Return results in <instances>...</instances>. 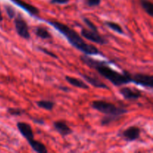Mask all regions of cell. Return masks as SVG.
I'll return each mask as SVG.
<instances>
[{
  "mask_svg": "<svg viewBox=\"0 0 153 153\" xmlns=\"http://www.w3.org/2000/svg\"><path fill=\"white\" fill-rule=\"evenodd\" d=\"M85 3L86 5L88 7H98L101 4L102 0H84Z\"/></svg>",
  "mask_w": 153,
  "mask_h": 153,
  "instance_id": "cell-23",
  "label": "cell"
},
{
  "mask_svg": "<svg viewBox=\"0 0 153 153\" xmlns=\"http://www.w3.org/2000/svg\"><path fill=\"white\" fill-rule=\"evenodd\" d=\"M70 1V0H51L50 3L53 4H66Z\"/></svg>",
  "mask_w": 153,
  "mask_h": 153,
  "instance_id": "cell-24",
  "label": "cell"
},
{
  "mask_svg": "<svg viewBox=\"0 0 153 153\" xmlns=\"http://www.w3.org/2000/svg\"><path fill=\"white\" fill-rule=\"evenodd\" d=\"M3 20V16H2V12H1V7H0V22Z\"/></svg>",
  "mask_w": 153,
  "mask_h": 153,
  "instance_id": "cell-27",
  "label": "cell"
},
{
  "mask_svg": "<svg viewBox=\"0 0 153 153\" xmlns=\"http://www.w3.org/2000/svg\"><path fill=\"white\" fill-rule=\"evenodd\" d=\"M13 19H14L13 22H14L15 30L18 35L25 40H29L31 38V34H30L28 23L25 19L21 16L20 13H18L17 16L16 15Z\"/></svg>",
  "mask_w": 153,
  "mask_h": 153,
  "instance_id": "cell-5",
  "label": "cell"
},
{
  "mask_svg": "<svg viewBox=\"0 0 153 153\" xmlns=\"http://www.w3.org/2000/svg\"><path fill=\"white\" fill-rule=\"evenodd\" d=\"M4 8L6 13H7V16L11 19H14V17L16 15V12L15 10V9L11 5H10V4H4Z\"/></svg>",
  "mask_w": 153,
  "mask_h": 153,
  "instance_id": "cell-20",
  "label": "cell"
},
{
  "mask_svg": "<svg viewBox=\"0 0 153 153\" xmlns=\"http://www.w3.org/2000/svg\"><path fill=\"white\" fill-rule=\"evenodd\" d=\"M34 34L37 37L43 40H49L52 38V35L48 28L43 25H37L34 28Z\"/></svg>",
  "mask_w": 153,
  "mask_h": 153,
  "instance_id": "cell-14",
  "label": "cell"
},
{
  "mask_svg": "<svg viewBox=\"0 0 153 153\" xmlns=\"http://www.w3.org/2000/svg\"><path fill=\"white\" fill-rule=\"evenodd\" d=\"M53 127L62 137H66L73 133L72 128L64 120H57L53 123Z\"/></svg>",
  "mask_w": 153,
  "mask_h": 153,
  "instance_id": "cell-12",
  "label": "cell"
},
{
  "mask_svg": "<svg viewBox=\"0 0 153 153\" xmlns=\"http://www.w3.org/2000/svg\"><path fill=\"white\" fill-rule=\"evenodd\" d=\"M80 59L85 65L95 70L100 76L109 81L114 86L121 87L132 82L131 73L126 70L120 73L111 68L107 61L94 59L87 55H81Z\"/></svg>",
  "mask_w": 153,
  "mask_h": 153,
  "instance_id": "cell-1",
  "label": "cell"
},
{
  "mask_svg": "<svg viewBox=\"0 0 153 153\" xmlns=\"http://www.w3.org/2000/svg\"><path fill=\"white\" fill-rule=\"evenodd\" d=\"M65 80L67 81L70 85H72L73 87H75V88H80V89L83 90L90 89V87L88 84H86L84 81H82V79H78V78L72 77V76H66Z\"/></svg>",
  "mask_w": 153,
  "mask_h": 153,
  "instance_id": "cell-13",
  "label": "cell"
},
{
  "mask_svg": "<svg viewBox=\"0 0 153 153\" xmlns=\"http://www.w3.org/2000/svg\"><path fill=\"white\" fill-rule=\"evenodd\" d=\"M141 129L137 126H131L123 131L119 136H121L125 140L128 142H132L140 138Z\"/></svg>",
  "mask_w": 153,
  "mask_h": 153,
  "instance_id": "cell-8",
  "label": "cell"
},
{
  "mask_svg": "<svg viewBox=\"0 0 153 153\" xmlns=\"http://www.w3.org/2000/svg\"><path fill=\"white\" fill-rule=\"evenodd\" d=\"M82 78L86 81L88 83L92 85L93 87L96 88H100V89H105V90H109V87L106 84L102 82L100 79H99L97 76H89L86 73H79Z\"/></svg>",
  "mask_w": 153,
  "mask_h": 153,
  "instance_id": "cell-11",
  "label": "cell"
},
{
  "mask_svg": "<svg viewBox=\"0 0 153 153\" xmlns=\"http://www.w3.org/2000/svg\"><path fill=\"white\" fill-rule=\"evenodd\" d=\"M36 104H37V107H39L40 108L49 111H52L55 106V102L52 101V100H40V101H37Z\"/></svg>",
  "mask_w": 153,
  "mask_h": 153,
  "instance_id": "cell-15",
  "label": "cell"
},
{
  "mask_svg": "<svg viewBox=\"0 0 153 153\" xmlns=\"http://www.w3.org/2000/svg\"><path fill=\"white\" fill-rule=\"evenodd\" d=\"M46 22L53 26L60 33H61L73 47L82 52L84 55H102L104 56V55L100 52V50L97 46L86 43L83 40V37L80 34H78L77 31H75L73 28H70L66 24L62 23L59 21L52 20H52L47 19L46 20Z\"/></svg>",
  "mask_w": 153,
  "mask_h": 153,
  "instance_id": "cell-2",
  "label": "cell"
},
{
  "mask_svg": "<svg viewBox=\"0 0 153 153\" xmlns=\"http://www.w3.org/2000/svg\"><path fill=\"white\" fill-rule=\"evenodd\" d=\"M31 120H32V121L34 123L38 124V125L43 126L45 124V122L44 120H43V119H42V118L40 117H34V118H31Z\"/></svg>",
  "mask_w": 153,
  "mask_h": 153,
  "instance_id": "cell-25",
  "label": "cell"
},
{
  "mask_svg": "<svg viewBox=\"0 0 153 153\" xmlns=\"http://www.w3.org/2000/svg\"><path fill=\"white\" fill-rule=\"evenodd\" d=\"M10 1H13L18 7H21L24 10H25L31 16H37L40 14V10H39V8H37L36 6L32 5V4H29V3L26 2V1H23V0H10Z\"/></svg>",
  "mask_w": 153,
  "mask_h": 153,
  "instance_id": "cell-10",
  "label": "cell"
},
{
  "mask_svg": "<svg viewBox=\"0 0 153 153\" xmlns=\"http://www.w3.org/2000/svg\"><path fill=\"white\" fill-rule=\"evenodd\" d=\"M91 107L100 113L108 116H117L123 117L128 112V109L117 106L114 103L105 100H95L91 102Z\"/></svg>",
  "mask_w": 153,
  "mask_h": 153,
  "instance_id": "cell-4",
  "label": "cell"
},
{
  "mask_svg": "<svg viewBox=\"0 0 153 153\" xmlns=\"http://www.w3.org/2000/svg\"><path fill=\"white\" fill-rule=\"evenodd\" d=\"M119 92L125 100L128 101H136L142 97V92L137 88L123 87L120 89Z\"/></svg>",
  "mask_w": 153,
  "mask_h": 153,
  "instance_id": "cell-9",
  "label": "cell"
},
{
  "mask_svg": "<svg viewBox=\"0 0 153 153\" xmlns=\"http://www.w3.org/2000/svg\"><path fill=\"white\" fill-rule=\"evenodd\" d=\"M16 127L21 135L27 140L28 144L34 152L37 153H47L48 149L46 146L41 142L34 139V131L32 127L29 123L25 122H18Z\"/></svg>",
  "mask_w": 153,
  "mask_h": 153,
  "instance_id": "cell-3",
  "label": "cell"
},
{
  "mask_svg": "<svg viewBox=\"0 0 153 153\" xmlns=\"http://www.w3.org/2000/svg\"><path fill=\"white\" fill-rule=\"evenodd\" d=\"M37 49H38L39 51H40V52H43V53L46 54V55H48V56L52 57V58H55V59H58V57L57 56L56 54L54 53L53 52H51L50 50L47 49H46V48L42 47V46H37Z\"/></svg>",
  "mask_w": 153,
  "mask_h": 153,
  "instance_id": "cell-22",
  "label": "cell"
},
{
  "mask_svg": "<svg viewBox=\"0 0 153 153\" xmlns=\"http://www.w3.org/2000/svg\"><path fill=\"white\" fill-rule=\"evenodd\" d=\"M140 4L143 10L149 16L153 15V5L152 2L149 0H140Z\"/></svg>",
  "mask_w": 153,
  "mask_h": 153,
  "instance_id": "cell-17",
  "label": "cell"
},
{
  "mask_svg": "<svg viewBox=\"0 0 153 153\" xmlns=\"http://www.w3.org/2000/svg\"><path fill=\"white\" fill-rule=\"evenodd\" d=\"M131 78H132V83L149 89H152L153 77L152 75L138 73L131 74Z\"/></svg>",
  "mask_w": 153,
  "mask_h": 153,
  "instance_id": "cell-7",
  "label": "cell"
},
{
  "mask_svg": "<svg viewBox=\"0 0 153 153\" xmlns=\"http://www.w3.org/2000/svg\"><path fill=\"white\" fill-rule=\"evenodd\" d=\"M81 34L82 37L87 40H90L91 42L97 43L99 45H106L108 43V40L106 37H103L102 35L100 34V33L98 31H93V30L88 29L82 27L81 29Z\"/></svg>",
  "mask_w": 153,
  "mask_h": 153,
  "instance_id": "cell-6",
  "label": "cell"
},
{
  "mask_svg": "<svg viewBox=\"0 0 153 153\" xmlns=\"http://www.w3.org/2000/svg\"><path fill=\"white\" fill-rule=\"evenodd\" d=\"M58 89L61 90V91H64V92H69V91H71L70 88H68V87H66V86H58Z\"/></svg>",
  "mask_w": 153,
  "mask_h": 153,
  "instance_id": "cell-26",
  "label": "cell"
},
{
  "mask_svg": "<svg viewBox=\"0 0 153 153\" xmlns=\"http://www.w3.org/2000/svg\"><path fill=\"white\" fill-rule=\"evenodd\" d=\"M7 112L11 116H21L25 113V110L20 108H8Z\"/></svg>",
  "mask_w": 153,
  "mask_h": 153,
  "instance_id": "cell-19",
  "label": "cell"
},
{
  "mask_svg": "<svg viewBox=\"0 0 153 153\" xmlns=\"http://www.w3.org/2000/svg\"><path fill=\"white\" fill-rule=\"evenodd\" d=\"M121 118L123 117L117 116H108V115H105L104 117H102V119L101 120L100 123H101V125L103 126H109L110 124L113 123L120 120Z\"/></svg>",
  "mask_w": 153,
  "mask_h": 153,
  "instance_id": "cell-18",
  "label": "cell"
},
{
  "mask_svg": "<svg viewBox=\"0 0 153 153\" xmlns=\"http://www.w3.org/2000/svg\"><path fill=\"white\" fill-rule=\"evenodd\" d=\"M104 24L108 27V28H109L110 29H111L112 31H114V32L117 33V34H125L124 30L123 29L122 26H121L119 23H117V22H113V21L106 20L104 22Z\"/></svg>",
  "mask_w": 153,
  "mask_h": 153,
  "instance_id": "cell-16",
  "label": "cell"
},
{
  "mask_svg": "<svg viewBox=\"0 0 153 153\" xmlns=\"http://www.w3.org/2000/svg\"><path fill=\"white\" fill-rule=\"evenodd\" d=\"M82 20H83L84 23L87 25L88 28H89V29L93 30V31H98V28H97V25L88 17H83L82 18Z\"/></svg>",
  "mask_w": 153,
  "mask_h": 153,
  "instance_id": "cell-21",
  "label": "cell"
}]
</instances>
